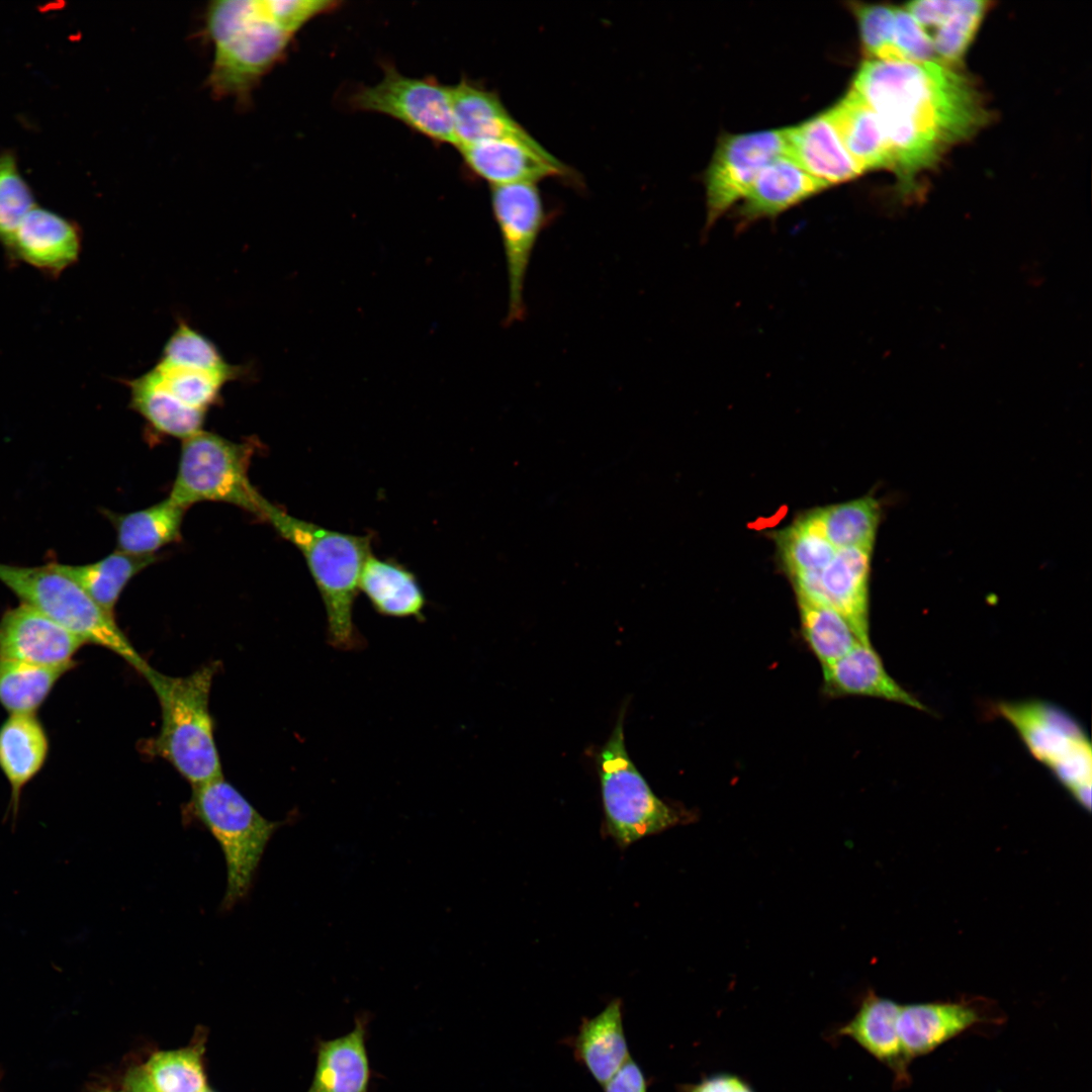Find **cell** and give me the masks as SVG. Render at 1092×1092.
<instances>
[{
	"mask_svg": "<svg viewBox=\"0 0 1092 1092\" xmlns=\"http://www.w3.org/2000/svg\"><path fill=\"white\" fill-rule=\"evenodd\" d=\"M677 1092H754L751 1086L738 1076L717 1074L703 1078L696 1084H685Z\"/></svg>",
	"mask_w": 1092,
	"mask_h": 1092,
	"instance_id": "44",
	"label": "cell"
},
{
	"mask_svg": "<svg viewBox=\"0 0 1092 1092\" xmlns=\"http://www.w3.org/2000/svg\"><path fill=\"white\" fill-rule=\"evenodd\" d=\"M879 118L900 189L931 169L952 146L973 136L989 113L975 84L938 62L867 60L851 87Z\"/></svg>",
	"mask_w": 1092,
	"mask_h": 1092,
	"instance_id": "1",
	"label": "cell"
},
{
	"mask_svg": "<svg viewBox=\"0 0 1092 1092\" xmlns=\"http://www.w3.org/2000/svg\"><path fill=\"white\" fill-rule=\"evenodd\" d=\"M261 519L303 555L327 614L328 640L340 650L363 646L353 621L362 568L371 554L370 538L345 534L297 519L264 498Z\"/></svg>",
	"mask_w": 1092,
	"mask_h": 1092,
	"instance_id": "3",
	"label": "cell"
},
{
	"mask_svg": "<svg viewBox=\"0 0 1092 1092\" xmlns=\"http://www.w3.org/2000/svg\"><path fill=\"white\" fill-rule=\"evenodd\" d=\"M74 666H39L0 658V704L9 714H35Z\"/></svg>",
	"mask_w": 1092,
	"mask_h": 1092,
	"instance_id": "33",
	"label": "cell"
},
{
	"mask_svg": "<svg viewBox=\"0 0 1092 1092\" xmlns=\"http://www.w3.org/2000/svg\"><path fill=\"white\" fill-rule=\"evenodd\" d=\"M471 172L492 186L567 177L568 167L535 139L502 138L459 148Z\"/></svg>",
	"mask_w": 1092,
	"mask_h": 1092,
	"instance_id": "15",
	"label": "cell"
},
{
	"mask_svg": "<svg viewBox=\"0 0 1092 1092\" xmlns=\"http://www.w3.org/2000/svg\"><path fill=\"white\" fill-rule=\"evenodd\" d=\"M359 588L380 615L423 618L424 592L414 573L396 562L370 554L360 574Z\"/></svg>",
	"mask_w": 1092,
	"mask_h": 1092,
	"instance_id": "28",
	"label": "cell"
},
{
	"mask_svg": "<svg viewBox=\"0 0 1092 1092\" xmlns=\"http://www.w3.org/2000/svg\"><path fill=\"white\" fill-rule=\"evenodd\" d=\"M772 536L791 582L818 575L837 552L802 516Z\"/></svg>",
	"mask_w": 1092,
	"mask_h": 1092,
	"instance_id": "35",
	"label": "cell"
},
{
	"mask_svg": "<svg viewBox=\"0 0 1092 1092\" xmlns=\"http://www.w3.org/2000/svg\"><path fill=\"white\" fill-rule=\"evenodd\" d=\"M872 549H839L816 576L793 582L797 599L829 607L840 614L862 642L870 641L869 584Z\"/></svg>",
	"mask_w": 1092,
	"mask_h": 1092,
	"instance_id": "12",
	"label": "cell"
},
{
	"mask_svg": "<svg viewBox=\"0 0 1092 1092\" xmlns=\"http://www.w3.org/2000/svg\"><path fill=\"white\" fill-rule=\"evenodd\" d=\"M123 1083L126 1092H157L150 1084L143 1067L129 1069Z\"/></svg>",
	"mask_w": 1092,
	"mask_h": 1092,
	"instance_id": "45",
	"label": "cell"
},
{
	"mask_svg": "<svg viewBox=\"0 0 1092 1092\" xmlns=\"http://www.w3.org/2000/svg\"><path fill=\"white\" fill-rule=\"evenodd\" d=\"M190 809L223 853L226 891L222 905L230 908L250 890L265 847L282 822L263 817L223 777L193 787Z\"/></svg>",
	"mask_w": 1092,
	"mask_h": 1092,
	"instance_id": "6",
	"label": "cell"
},
{
	"mask_svg": "<svg viewBox=\"0 0 1092 1092\" xmlns=\"http://www.w3.org/2000/svg\"><path fill=\"white\" fill-rule=\"evenodd\" d=\"M787 156L829 187L862 174L845 150L826 111L786 127Z\"/></svg>",
	"mask_w": 1092,
	"mask_h": 1092,
	"instance_id": "20",
	"label": "cell"
},
{
	"mask_svg": "<svg viewBox=\"0 0 1092 1092\" xmlns=\"http://www.w3.org/2000/svg\"><path fill=\"white\" fill-rule=\"evenodd\" d=\"M822 674L826 697H872L927 710L888 673L871 642H859L841 658L822 666Z\"/></svg>",
	"mask_w": 1092,
	"mask_h": 1092,
	"instance_id": "18",
	"label": "cell"
},
{
	"mask_svg": "<svg viewBox=\"0 0 1092 1092\" xmlns=\"http://www.w3.org/2000/svg\"><path fill=\"white\" fill-rule=\"evenodd\" d=\"M159 363L211 372H237L217 347L186 323H179L164 346Z\"/></svg>",
	"mask_w": 1092,
	"mask_h": 1092,
	"instance_id": "39",
	"label": "cell"
},
{
	"mask_svg": "<svg viewBox=\"0 0 1092 1092\" xmlns=\"http://www.w3.org/2000/svg\"><path fill=\"white\" fill-rule=\"evenodd\" d=\"M216 670L212 662L184 676L167 675L150 665L142 673L161 708V727L151 751L192 787L223 777L209 709Z\"/></svg>",
	"mask_w": 1092,
	"mask_h": 1092,
	"instance_id": "4",
	"label": "cell"
},
{
	"mask_svg": "<svg viewBox=\"0 0 1092 1092\" xmlns=\"http://www.w3.org/2000/svg\"><path fill=\"white\" fill-rule=\"evenodd\" d=\"M81 251L80 226L39 205L25 215L4 249L11 265L26 264L50 279H58L75 265Z\"/></svg>",
	"mask_w": 1092,
	"mask_h": 1092,
	"instance_id": "13",
	"label": "cell"
},
{
	"mask_svg": "<svg viewBox=\"0 0 1092 1092\" xmlns=\"http://www.w3.org/2000/svg\"><path fill=\"white\" fill-rule=\"evenodd\" d=\"M828 187L789 156H780L757 175L741 199L738 217L742 223L775 217Z\"/></svg>",
	"mask_w": 1092,
	"mask_h": 1092,
	"instance_id": "22",
	"label": "cell"
},
{
	"mask_svg": "<svg viewBox=\"0 0 1092 1092\" xmlns=\"http://www.w3.org/2000/svg\"><path fill=\"white\" fill-rule=\"evenodd\" d=\"M455 147L483 141L531 135L508 111L498 95L469 80L450 86Z\"/></svg>",
	"mask_w": 1092,
	"mask_h": 1092,
	"instance_id": "19",
	"label": "cell"
},
{
	"mask_svg": "<svg viewBox=\"0 0 1092 1092\" xmlns=\"http://www.w3.org/2000/svg\"><path fill=\"white\" fill-rule=\"evenodd\" d=\"M0 581L24 603L86 644L106 648L142 673L149 664L108 615L78 583L47 566H19L0 562Z\"/></svg>",
	"mask_w": 1092,
	"mask_h": 1092,
	"instance_id": "5",
	"label": "cell"
},
{
	"mask_svg": "<svg viewBox=\"0 0 1092 1092\" xmlns=\"http://www.w3.org/2000/svg\"><path fill=\"white\" fill-rule=\"evenodd\" d=\"M490 203L499 231L508 278L507 324L524 318L525 283L538 239L548 215L536 183L492 186Z\"/></svg>",
	"mask_w": 1092,
	"mask_h": 1092,
	"instance_id": "10",
	"label": "cell"
},
{
	"mask_svg": "<svg viewBox=\"0 0 1092 1092\" xmlns=\"http://www.w3.org/2000/svg\"><path fill=\"white\" fill-rule=\"evenodd\" d=\"M161 386L183 405L207 413L218 401L222 387L242 371L211 372L157 363L151 369Z\"/></svg>",
	"mask_w": 1092,
	"mask_h": 1092,
	"instance_id": "36",
	"label": "cell"
},
{
	"mask_svg": "<svg viewBox=\"0 0 1092 1092\" xmlns=\"http://www.w3.org/2000/svg\"><path fill=\"white\" fill-rule=\"evenodd\" d=\"M99 1092H126V1091H125V1090H110V1089H103V1090H100Z\"/></svg>",
	"mask_w": 1092,
	"mask_h": 1092,
	"instance_id": "46",
	"label": "cell"
},
{
	"mask_svg": "<svg viewBox=\"0 0 1092 1092\" xmlns=\"http://www.w3.org/2000/svg\"><path fill=\"white\" fill-rule=\"evenodd\" d=\"M624 716L625 709L597 758L606 831L623 848L689 818L686 810L671 806L652 791L630 758Z\"/></svg>",
	"mask_w": 1092,
	"mask_h": 1092,
	"instance_id": "7",
	"label": "cell"
},
{
	"mask_svg": "<svg viewBox=\"0 0 1092 1092\" xmlns=\"http://www.w3.org/2000/svg\"><path fill=\"white\" fill-rule=\"evenodd\" d=\"M186 509L169 496L144 510L108 514L116 530L117 550L131 555H154L179 540Z\"/></svg>",
	"mask_w": 1092,
	"mask_h": 1092,
	"instance_id": "29",
	"label": "cell"
},
{
	"mask_svg": "<svg viewBox=\"0 0 1092 1092\" xmlns=\"http://www.w3.org/2000/svg\"><path fill=\"white\" fill-rule=\"evenodd\" d=\"M572 1048L575 1060L604 1086L630 1058L621 999H613L596 1016L583 1018Z\"/></svg>",
	"mask_w": 1092,
	"mask_h": 1092,
	"instance_id": "26",
	"label": "cell"
},
{
	"mask_svg": "<svg viewBox=\"0 0 1092 1092\" xmlns=\"http://www.w3.org/2000/svg\"><path fill=\"white\" fill-rule=\"evenodd\" d=\"M860 41L870 60L899 61L894 47L895 7L852 2Z\"/></svg>",
	"mask_w": 1092,
	"mask_h": 1092,
	"instance_id": "40",
	"label": "cell"
},
{
	"mask_svg": "<svg viewBox=\"0 0 1092 1092\" xmlns=\"http://www.w3.org/2000/svg\"><path fill=\"white\" fill-rule=\"evenodd\" d=\"M369 1077L365 1022L357 1019L348 1034L318 1043L314 1076L307 1092H367Z\"/></svg>",
	"mask_w": 1092,
	"mask_h": 1092,
	"instance_id": "27",
	"label": "cell"
},
{
	"mask_svg": "<svg viewBox=\"0 0 1092 1092\" xmlns=\"http://www.w3.org/2000/svg\"><path fill=\"white\" fill-rule=\"evenodd\" d=\"M984 1017L970 1003L931 1002L901 1005L897 1019L899 1037L910 1061L933 1052Z\"/></svg>",
	"mask_w": 1092,
	"mask_h": 1092,
	"instance_id": "21",
	"label": "cell"
},
{
	"mask_svg": "<svg viewBox=\"0 0 1092 1092\" xmlns=\"http://www.w3.org/2000/svg\"><path fill=\"white\" fill-rule=\"evenodd\" d=\"M647 1087L642 1069L631 1057L604 1085L605 1092H647Z\"/></svg>",
	"mask_w": 1092,
	"mask_h": 1092,
	"instance_id": "43",
	"label": "cell"
},
{
	"mask_svg": "<svg viewBox=\"0 0 1092 1092\" xmlns=\"http://www.w3.org/2000/svg\"><path fill=\"white\" fill-rule=\"evenodd\" d=\"M266 5L275 21L294 35L309 20L333 10L339 3L327 0H266Z\"/></svg>",
	"mask_w": 1092,
	"mask_h": 1092,
	"instance_id": "42",
	"label": "cell"
},
{
	"mask_svg": "<svg viewBox=\"0 0 1092 1092\" xmlns=\"http://www.w3.org/2000/svg\"><path fill=\"white\" fill-rule=\"evenodd\" d=\"M202 1092H212V1091H211V1090H209L208 1088H206V1089H205V1090H203Z\"/></svg>",
	"mask_w": 1092,
	"mask_h": 1092,
	"instance_id": "47",
	"label": "cell"
},
{
	"mask_svg": "<svg viewBox=\"0 0 1092 1092\" xmlns=\"http://www.w3.org/2000/svg\"><path fill=\"white\" fill-rule=\"evenodd\" d=\"M49 739L35 714H9L0 726V769L11 788L9 810L17 816L23 788L41 770Z\"/></svg>",
	"mask_w": 1092,
	"mask_h": 1092,
	"instance_id": "24",
	"label": "cell"
},
{
	"mask_svg": "<svg viewBox=\"0 0 1092 1092\" xmlns=\"http://www.w3.org/2000/svg\"><path fill=\"white\" fill-rule=\"evenodd\" d=\"M982 0H919L905 5L929 39L936 62L956 68L988 10Z\"/></svg>",
	"mask_w": 1092,
	"mask_h": 1092,
	"instance_id": "17",
	"label": "cell"
},
{
	"mask_svg": "<svg viewBox=\"0 0 1092 1092\" xmlns=\"http://www.w3.org/2000/svg\"><path fill=\"white\" fill-rule=\"evenodd\" d=\"M900 1007L897 1002L871 992L863 998L851 1020L839 1028L838 1034L852 1038L887 1066L898 1084L905 1085L910 1079L908 1070L911 1061L903 1050L898 1033Z\"/></svg>",
	"mask_w": 1092,
	"mask_h": 1092,
	"instance_id": "23",
	"label": "cell"
},
{
	"mask_svg": "<svg viewBox=\"0 0 1092 1092\" xmlns=\"http://www.w3.org/2000/svg\"><path fill=\"white\" fill-rule=\"evenodd\" d=\"M126 383L130 406L157 431L184 440L202 430L206 414L187 407L171 396L152 370Z\"/></svg>",
	"mask_w": 1092,
	"mask_h": 1092,
	"instance_id": "32",
	"label": "cell"
},
{
	"mask_svg": "<svg viewBox=\"0 0 1092 1092\" xmlns=\"http://www.w3.org/2000/svg\"><path fill=\"white\" fill-rule=\"evenodd\" d=\"M783 155L785 128L722 135L704 174L707 225L741 201L760 171Z\"/></svg>",
	"mask_w": 1092,
	"mask_h": 1092,
	"instance_id": "11",
	"label": "cell"
},
{
	"mask_svg": "<svg viewBox=\"0 0 1092 1092\" xmlns=\"http://www.w3.org/2000/svg\"><path fill=\"white\" fill-rule=\"evenodd\" d=\"M37 205L34 193L21 174L11 150L0 152V245L9 244L25 215Z\"/></svg>",
	"mask_w": 1092,
	"mask_h": 1092,
	"instance_id": "38",
	"label": "cell"
},
{
	"mask_svg": "<svg viewBox=\"0 0 1092 1092\" xmlns=\"http://www.w3.org/2000/svg\"><path fill=\"white\" fill-rule=\"evenodd\" d=\"M881 506L872 495L817 508L802 515L835 549H874Z\"/></svg>",
	"mask_w": 1092,
	"mask_h": 1092,
	"instance_id": "30",
	"label": "cell"
},
{
	"mask_svg": "<svg viewBox=\"0 0 1092 1092\" xmlns=\"http://www.w3.org/2000/svg\"><path fill=\"white\" fill-rule=\"evenodd\" d=\"M253 452L251 443L202 430L184 439L169 497L186 510L200 502H221L261 518L265 497L248 475Z\"/></svg>",
	"mask_w": 1092,
	"mask_h": 1092,
	"instance_id": "8",
	"label": "cell"
},
{
	"mask_svg": "<svg viewBox=\"0 0 1092 1092\" xmlns=\"http://www.w3.org/2000/svg\"><path fill=\"white\" fill-rule=\"evenodd\" d=\"M86 642L36 609L21 603L0 618V658L39 666L75 665Z\"/></svg>",
	"mask_w": 1092,
	"mask_h": 1092,
	"instance_id": "14",
	"label": "cell"
},
{
	"mask_svg": "<svg viewBox=\"0 0 1092 1092\" xmlns=\"http://www.w3.org/2000/svg\"><path fill=\"white\" fill-rule=\"evenodd\" d=\"M998 712L1017 730L1030 753L1050 768L1089 742L1080 725L1052 704L1004 702Z\"/></svg>",
	"mask_w": 1092,
	"mask_h": 1092,
	"instance_id": "16",
	"label": "cell"
},
{
	"mask_svg": "<svg viewBox=\"0 0 1092 1092\" xmlns=\"http://www.w3.org/2000/svg\"><path fill=\"white\" fill-rule=\"evenodd\" d=\"M156 559L155 554L131 555L117 550L88 564L51 565L78 583L108 615L114 617L115 605L126 584Z\"/></svg>",
	"mask_w": 1092,
	"mask_h": 1092,
	"instance_id": "31",
	"label": "cell"
},
{
	"mask_svg": "<svg viewBox=\"0 0 1092 1092\" xmlns=\"http://www.w3.org/2000/svg\"><path fill=\"white\" fill-rule=\"evenodd\" d=\"M201 1054L200 1045L157 1052L143 1069L157 1092H202L207 1086Z\"/></svg>",
	"mask_w": 1092,
	"mask_h": 1092,
	"instance_id": "37",
	"label": "cell"
},
{
	"mask_svg": "<svg viewBox=\"0 0 1092 1092\" xmlns=\"http://www.w3.org/2000/svg\"><path fill=\"white\" fill-rule=\"evenodd\" d=\"M797 602L802 637L821 666L836 661L862 642L833 609L802 599Z\"/></svg>",
	"mask_w": 1092,
	"mask_h": 1092,
	"instance_id": "34",
	"label": "cell"
},
{
	"mask_svg": "<svg viewBox=\"0 0 1092 1092\" xmlns=\"http://www.w3.org/2000/svg\"><path fill=\"white\" fill-rule=\"evenodd\" d=\"M351 105L388 115L436 143L455 146L450 87L430 78H411L386 66L375 85L359 89Z\"/></svg>",
	"mask_w": 1092,
	"mask_h": 1092,
	"instance_id": "9",
	"label": "cell"
},
{
	"mask_svg": "<svg viewBox=\"0 0 1092 1092\" xmlns=\"http://www.w3.org/2000/svg\"><path fill=\"white\" fill-rule=\"evenodd\" d=\"M894 47L901 62H936L929 39L905 7L895 8Z\"/></svg>",
	"mask_w": 1092,
	"mask_h": 1092,
	"instance_id": "41",
	"label": "cell"
},
{
	"mask_svg": "<svg viewBox=\"0 0 1092 1092\" xmlns=\"http://www.w3.org/2000/svg\"><path fill=\"white\" fill-rule=\"evenodd\" d=\"M826 113L845 150L861 170L893 171V157L878 116L852 89Z\"/></svg>",
	"mask_w": 1092,
	"mask_h": 1092,
	"instance_id": "25",
	"label": "cell"
},
{
	"mask_svg": "<svg viewBox=\"0 0 1092 1092\" xmlns=\"http://www.w3.org/2000/svg\"><path fill=\"white\" fill-rule=\"evenodd\" d=\"M205 28L214 50L207 85L213 96L243 104L293 37L275 21L265 0L213 1L205 11Z\"/></svg>",
	"mask_w": 1092,
	"mask_h": 1092,
	"instance_id": "2",
	"label": "cell"
}]
</instances>
